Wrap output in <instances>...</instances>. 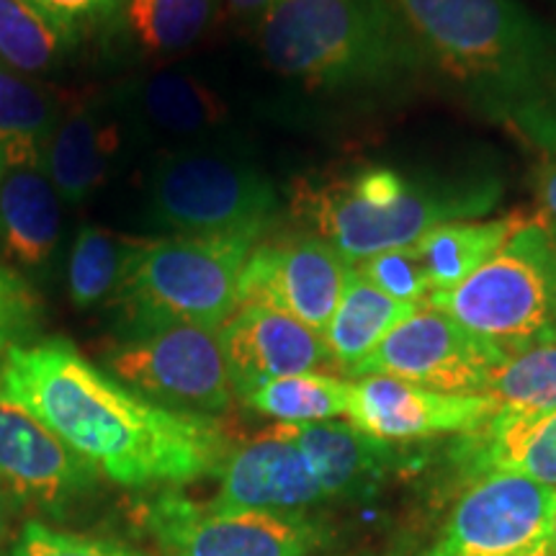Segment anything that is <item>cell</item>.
Here are the masks:
<instances>
[{
  "label": "cell",
  "instance_id": "obj_1",
  "mask_svg": "<svg viewBox=\"0 0 556 556\" xmlns=\"http://www.w3.org/2000/svg\"><path fill=\"white\" fill-rule=\"evenodd\" d=\"M0 394L124 486L197 482L219 475L232 451L217 417L150 402L83 358L65 338L9 348Z\"/></svg>",
  "mask_w": 556,
  "mask_h": 556
},
{
  "label": "cell",
  "instance_id": "obj_2",
  "mask_svg": "<svg viewBox=\"0 0 556 556\" xmlns=\"http://www.w3.org/2000/svg\"><path fill=\"white\" fill-rule=\"evenodd\" d=\"M422 65L479 119L556 152V29L520 0H384Z\"/></svg>",
  "mask_w": 556,
  "mask_h": 556
},
{
  "label": "cell",
  "instance_id": "obj_3",
  "mask_svg": "<svg viewBox=\"0 0 556 556\" xmlns=\"http://www.w3.org/2000/svg\"><path fill=\"white\" fill-rule=\"evenodd\" d=\"M500 197L503 180L495 173L368 165L348 178L302 184L294 191V214L356 266L387 250L413 248L443 225L484 217Z\"/></svg>",
  "mask_w": 556,
  "mask_h": 556
},
{
  "label": "cell",
  "instance_id": "obj_4",
  "mask_svg": "<svg viewBox=\"0 0 556 556\" xmlns=\"http://www.w3.org/2000/svg\"><path fill=\"white\" fill-rule=\"evenodd\" d=\"M255 26L270 70L317 93H392L422 75L384 0H274Z\"/></svg>",
  "mask_w": 556,
  "mask_h": 556
},
{
  "label": "cell",
  "instance_id": "obj_5",
  "mask_svg": "<svg viewBox=\"0 0 556 556\" xmlns=\"http://www.w3.org/2000/svg\"><path fill=\"white\" fill-rule=\"evenodd\" d=\"M258 242L248 238H160L131 242L111 302L122 336L191 323L219 330L240 307V276Z\"/></svg>",
  "mask_w": 556,
  "mask_h": 556
},
{
  "label": "cell",
  "instance_id": "obj_6",
  "mask_svg": "<svg viewBox=\"0 0 556 556\" xmlns=\"http://www.w3.org/2000/svg\"><path fill=\"white\" fill-rule=\"evenodd\" d=\"M281 212L274 180L245 157L214 148H170L148 180L150 225L180 238H248L261 242Z\"/></svg>",
  "mask_w": 556,
  "mask_h": 556
},
{
  "label": "cell",
  "instance_id": "obj_7",
  "mask_svg": "<svg viewBox=\"0 0 556 556\" xmlns=\"http://www.w3.org/2000/svg\"><path fill=\"white\" fill-rule=\"evenodd\" d=\"M426 304L505 356L556 343V255L544 227L523 222L467 281Z\"/></svg>",
  "mask_w": 556,
  "mask_h": 556
},
{
  "label": "cell",
  "instance_id": "obj_8",
  "mask_svg": "<svg viewBox=\"0 0 556 556\" xmlns=\"http://www.w3.org/2000/svg\"><path fill=\"white\" fill-rule=\"evenodd\" d=\"M106 371L157 405L217 417L232 402L219 330L176 323L122 336Z\"/></svg>",
  "mask_w": 556,
  "mask_h": 556
},
{
  "label": "cell",
  "instance_id": "obj_9",
  "mask_svg": "<svg viewBox=\"0 0 556 556\" xmlns=\"http://www.w3.org/2000/svg\"><path fill=\"white\" fill-rule=\"evenodd\" d=\"M139 518L160 556H309L315 546L302 516L219 510L176 492L144 503Z\"/></svg>",
  "mask_w": 556,
  "mask_h": 556
},
{
  "label": "cell",
  "instance_id": "obj_10",
  "mask_svg": "<svg viewBox=\"0 0 556 556\" xmlns=\"http://www.w3.org/2000/svg\"><path fill=\"white\" fill-rule=\"evenodd\" d=\"M505 361L486 340L422 304L400 323L348 377H392L446 394H484Z\"/></svg>",
  "mask_w": 556,
  "mask_h": 556
},
{
  "label": "cell",
  "instance_id": "obj_11",
  "mask_svg": "<svg viewBox=\"0 0 556 556\" xmlns=\"http://www.w3.org/2000/svg\"><path fill=\"white\" fill-rule=\"evenodd\" d=\"M556 490L520 475L475 479L426 556H523L548 541Z\"/></svg>",
  "mask_w": 556,
  "mask_h": 556
},
{
  "label": "cell",
  "instance_id": "obj_12",
  "mask_svg": "<svg viewBox=\"0 0 556 556\" xmlns=\"http://www.w3.org/2000/svg\"><path fill=\"white\" fill-rule=\"evenodd\" d=\"M348 270L351 263L315 232L263 240L242 268L240 304L283 312L325 338Z\"/></svg>",
  "mask_w": 556,
  "mask_h": 556
},
{
  "label": "cell",
  "instance_id": "obj_13",
  "mask_svg": "<svg viewBox=\"0 0 556 556\" xmlns=\"http://www.w3.org/2000/svg\"><path fill=\"white\" fill-rule=\"evenodd\" d=\"M101 471L50 428L0 394V482L13 505L62 516L99 484Z\"/></svg>",
  "mask_w": 556,
  "mask_h": 556
},
{
  "label": "cell",
  "instance_id": "obj_14",
  "mask_svg": "<svg viewBox=\"0 0 556 556\" xmlns=\"http://www.w3.org/2000/svg\"><path fill=\"white\" fill-rule=\"evenodd\" d=\"M486 394H446L392 377H361L351 384V426L387 443L469 433L495 415Z\"/></svg>",
  "mask_w": 556,
  "mask_h": 556
},
{
  "label": "cell",
  "instance_id": "obj_15",
  "mask_svg": "<svg viewBox=\"0 0 556 556\" xmlns=\"http://www.w3.org/2000/svg\"><path fill=\"white\" fill-rule=\"evenodd\" d=\"M219 338L229 384L242 400L274 379L336 366L319 332L263 304H240Z\"/></svg>",
  "mask_w": 556,
  "mask_h": 556
},
{
  "label": "cell",
  "instance_id": "obj_16",
  "mask_svg": "<svg viewBox=\"0 0 556 556\" xmlns=\"http://www.w3.org/2000/svg\"><path fill=\"white\" fill-rule=\"evenodd\" d=\"M323 500L325 492L307 456L278 428H270L245 446L229 451L219 469V492L208 505L219 510L302 516Z\"/></svg>",
  "mask_w": 556,
  "mask_h": 556
},
{
  "label": "cell",
  "instance_id": "obj_17",
  "mask_svg": "<svg viewBox=\"0 0 556 556\" xmlns=\"http://www.w3.org/2000/svg\"><path fill=\"white\" fill-rule=\"evenodd\" d=\"M122 155V109L86 99L60 116L45 157V173L60 201L80 206L106 184Z\"/></svg>",
  "mask_w": 556,
  "mask_h": 556
},
{
  "label": "cell",
  "instance_id": "obj_18",
  "mask_svg": "<svg viewBox=\"0 0 556 556\" xmlns=\"http://www.w3.org/2000/svg\"><path fill=\"white\" fill-rule=\"evenodd\" d=\"M454 464L464 477L505 471L556 490V413L497 407L490 420L454 443Z\"/></svg>",
  "mask_w": 556,
  "mask_h": 556
},
{
  "label": "cell",
  "instance_id": "obj_19",
  "mask_svg": "<svg viewBox=\"0 0 556 556\" xmlns=\"http://www.w3.org/2000/svg\"><path fill=\"white\" fill-rule=\"evenodd\" d=\"M276 428L307 456L325 500H371L400 458L392 443L379 441L351 422H281Z\"/></svg>",
  "mask_w": 556,
  "mask_h": 556
},
{
  "label": "cell",
  "instance_id": "obj_20",
  "mask_svg": "<svg viewBox=\"0 0 556 556\" xmlns=\"http://www.w3.org/2000/svg\"><path fill=\"white\" fill-rule=\"evenodd\" d=\"M119 109L142 135L165 139L173 148L201 144L222 127L227 106L217 90L191 73H163L131 80L119 96Z\"/></svg>",
  "mask_w": 556,
  "mask_h": 556
},
{
  "label": "cell",
  "instance_id": "obj_21",
  "mask_svg": "<svg viewBox=\"0 0 556 556\" xmlns=\"http://www.w3.org/2000/svg\"><path fill=\"white\" fill-rule=\"evenodd\" d=\"M62 208L41 168H5L0 176V261L18 276H41L60 245Z\"/></svg>",
  "mask_w": 556,
  "mask_h": 556
},
{
  "label": "cell",
  "instance_id": "obj_22",
  "mask_svg": "<svg viewBox=\"0 0 556 556\" xmlns=\"http://www.w3.org/2000/svg\"><path fill=\"white\" fill-rule=\"evenodd\" d=\"M222 0H122L106 24V39L131 60H168L204 37Z\"/></svg>",
  "mask_w": 556,
  "mask_h": 556
},
{
  "label": "cell",
  "instance_id": "obj_23",
  "mask_svg": "<svg viewBox=\"0 0 556 556\" xmlns=\"http://www.w3.org/2000/svg\"><path fill=\"white\" fill-rule=\"evenodd\" d=\"M60 116V99L50 88L0 60V160L5 168L45 170Z\"/></svg>",
  "mask_w": 556,
  "mask_h": 556
},
{
  "label": "cell",
  "instance_id": "obj_24",
  "mask_svg": "<svg viewBox=\"0 0 556 556\" xmlns=\"http://www.w3.org/2000/svg\"><path fill=\"white\" fill-rule=\"evenodd\" d=\"M420 307L422 304H407L387 296L371 281H366L356 266H351L338 309L330 319L328 332H325L332 364L340 371L351 374L361 361L377 351V345L389 332Z\"/></svg>",
  "mask_w": 556,
  "mask_h": 556
},
{
  "label": "cell",
  "instance_id": "obj_25",
  "mask_svg": "<svg viewBox=\"0 0 556 556\" xmlns=\"http://www.w3.org/2000/svg\"><path fill=\"white\" fill-rule=\"evenodd\" d=\"M523 225L518 214L486 222H454L428 232L415 250L426 268L430 294L458 287L484 266L516 229Z\"/></svg>",
  "mask_w": 556,
  "mask_h": 556
},
{
  "label": "cell",
  "instance_id": "obj_26",
  "mask_svg": "<svg viewBox=\"0 0 556 556\" xmlns=\"http://www.w3.org/2000/svg\"><path fill=\"white\" fill-rule=\"evenodd\" d=\"M245 402L261 415L276 417L287 426L325 422L348 413L351 381L317 371L294 374V377L268 381L245 397Z\"/></svg>",
  "mask_w": 556,
  "mask_h": 556
},
{
  "label": "cell",
  "instance_id": "obj_27",
  "mask_svg": "<svg viewBox=\"0 0 556 556\" xmlns=\"http://www.w3.org/2000/svg\"><path fill=\"white\" fill-rule=\"evenodd\" d=\"M131 242L106 227L83 225L67 255V294L78 309H93L114 296Z\"/></svg>",
  "mask_w": 556,
  "mask_h": 556
},
{
  "label": "cell",
  "instance_id": "obj_28",
  "mask_svg": "<svg viewBox=\"0 0 556 556\" xmlns=\"http://www.w3.org/2000/svg\"><path fill=\"white\" fill-rule=\"evenodd\" d=\"M70 45L29 0H0V60L26 75H47L62 65Z\"/></svg>",
  "mask_w": 556,
  "mask_h": 556
},
{
  "label": "cell",
  "instance_id": "obj_29",
  "mask_svg": "<svg viewBox=\"0 0 556 556\" xmlns=\"http://www.w3.org/2000/svg\"><path fill=\"white\" fill-rule=\"evenodd\" d=\"M484 394L505 409L556 413V343L505 356Z\"/></svg>",
  "mask_w": 556,
  "mask_h": 556
},
{
  "label": "cell",
  "instance_id": "obj_30",
  "mask_svg": "<svg viewBox=\"0 0 556 556\" xmlns=\"http://www.w3.org/2000/svg\"><path fill=\"white\" fill-rule=\"evenodd\" d=\"M0 556H148L114 539L80 536V533L54 531V528L29 520L18 536Z\"/></svg>",
  "mask_w": 556,
  "mask_h": 556
},
{
  "label": "cell",
  "instance_id": "obj_31",
  "mask_svg": "<svg viewBox=\"0 0 556 556\" xmlns=\"http://www.w3.org/2000/svg\"><path fill=\"white\" fill-rule=\"evenodd\" d=\"M356 268L366 281H371L379 291H384L387 296L397 299V302H407V304L428 302L430 283L415 245L371 255V258L356 263Z\"/></svg>",
  "mask_w": 556,
  "mask_h": 556
},
{
  "label": "cell",
  "instance_id": "obj_32",
  "mask_svg": "<svg viewBox=\"0 0 556 556\" xmlns=\"http://www.w3.org/2000/svg\"><path fill=\"white\" fill-rule=\"evenodd\" d=\"M41 325V302L24 276L0 261V351L26 345Z\"/></svg>",
  "mask_w": 556,
  "mask_h": 556
},
{
  "label": "cell",
  "instance_id": "obj_33",
  "mask_svg": "<svg viewBox=\"0 0 556 556\" xmlns=\"http://www.w3.org/2000/svg\"><path fill=\"white\" fill-rule=\"evenodd\" d=\"M29 3L73 47L83 34L106 24L122 0H29Z\"/></svg>",
  "mask_w": 556,
  "mask_h": 556
},
{
  "label": "cell",
  "instance_id": "obj_34",
  "mask_svg": "<svg viewBox=\"0 0 556 556\" xmlns=\"http://www.w3.org/2000/svg\"><path fill=\"white\" fill-rule=\"evenodd\" d=\"M539 225L544 227L556 255V163H548L539 176Z\"/></svg>",
  "mask_w": 556,
  "mask_h": 556
},
{
  "label": "cell",
  "instance_id": "obj_35",
  "mask_svg": "<svg viewBox=\"0 0 556 556\" xmlns=\"http://www.w3.org/2000/svg\"><path fill=\"white\" fill-rule=\"evenodd\" d=\"M227 3L240 18H248L253 21V24H258V18L268 11V5L274 3V0H227Z\"/></svg>",
  "mask_w": 556,
  "mask_h": 556
},
{
  "label": "cell",
  "instance_id": "obj_36",
  "mask_svg": "<svg viewBox=\"0 0 556 556\" xmlns=\"http://www.w3.org/2000/svg\"><path fill=\"white\" fill-rule=\"evenodd\" d=\"M11 507L13 500L5 490V484L0 482V554H3L5 541H9V523H11Z\"/></svg>",
  "mask_w": 556,
  "mask_h": 556
},
{
  "label": "cell",
  "instance_id": "obj_37",
  "mask_svg": "<svg viewBox=\"0 0 556 556\" xmlns=\"http://www.w3.org/2000/svg\"><path fill=\"white\" fill-rule=\"evenodd\" d=\"M546 546H548V554H556V516H554L552 531H548V541H546Z\"/></svg>",
  "mask_w": 556,
  "mask_h": 556
},
{
  "label": "cell",
  "instance_id": "obj_38",
  "mask_svg": "<svg viewBox=\"0 0 556 556\" xmlns=\"http://www.w3.org/2000/svg\"><path fill=\"white\" fill-rule=\"evenodd\" d=\"M523 556H548V546L544 544V546L533 548V552H528V554H523Z\"/></svg>",
  "mask_w": 556,
  "mask_h": 556
},
{
  "label": "cell",
  "instance_id": "obj_39",
  "mask_svg": "<svg viewBox=\"0 0 556 556\" xmlns=\"http://www.w3.org/2000/svg\"><path fill=\"white\" fill-rule=\"evenodd\" d=\"M3 170H5V165H3V160H0V176H3Z\"/></svg>",
  "mask_w": 556,
  "mask_h": 556
},
{
  "label": "cell",
  "instance_id": "obj_40",
  "mask_svg": "<svg viewBox=\"0 0 556 556\" xmlns=\"http://www.w3.org/2000/svg\"><path fill=\"white\" fill-rule=\"evenodd\" d=\"M0 368H3V358H0Z\"/></svg>",
  "mask_w": 556,
  "mask_h": 556
},
{
  "label": "cell",
  "instance_id": "obj_41",
  "mask_svg": "<svg viewBox=\"0 0 556 556\" xmlns=\"http://www.w3.org/2000/svg\"><path fill=\"white\" fill-rule=\"evenodd\" d=\"M548 556H556V554H548Z\"/></svg>",
  "mask_w": 556,
  "mask_h": 556
}]
</instances>
